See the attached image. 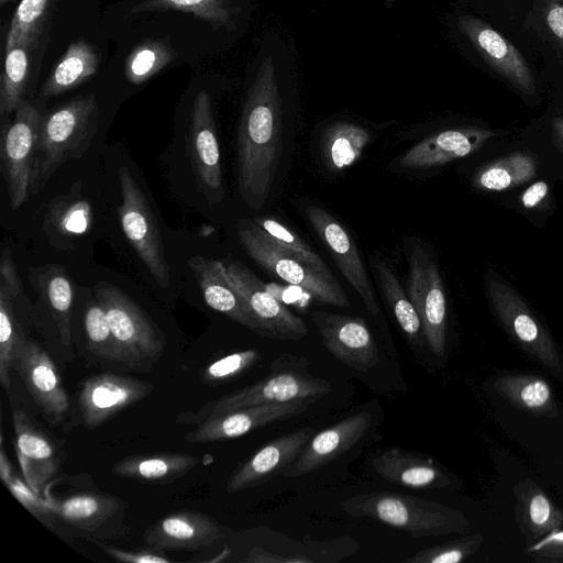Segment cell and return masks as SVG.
Instances as JSON below:
<instances>
[{
	"label": "cell",
	"instance_id": "52a82bcc",
	"mask_svg": "<svg viewBox=\"0 0 563 563\" xmlns=\"http://www.w3.org/2000/svg\"><path fill=\"white\" fill-rule=\"evenodd\" d=\"M486 288L490 305L510 338L563 382V356L519 294L493 271L486 276Z\"/></svg>",
	"mask_w": 563,
	"mask_h": 563
},
{
	"label": "cell",
	"instance_id": "f35d334b",
	"mask_svg": "<svg viewBox=\"0 0 563 563\" xmlns=\"http://www.w3.org/2000/svg\"><path fill=\"white\" fill-rule=\"evenodd\" d=\"M11 466L1 441L0 476L3 484L15 499L42 523L51 529L58 528L57 518L48 503L33 492L24 477L21 478L14 474Z\"/></svg>",
	"mask_w": 563,
	"mask_h": 563
},
{
	"label": "cell",
	"instance_id": "cb8c5ba5",
	"mask_svg": "<svg viewBox=\"0 0 563 563\" xmlns=\"http://www.w3.org/2000/svg\"><path fill=\"white\" fill-rule=\"evenodd\" d=\"M494 136V131L476 126L444 130L415 144L398 164L410 169L441 166L474 153Z\"/></svg>",
	"mask_w": 563,
	"mask_h": 563
},
{
	"label": "cell",
	"instance_id": "277c9868",
	"mask_svg": "<svg viewBox=\"0 0 563 563\" xmlns=\"http://www.w3.org/2000/svg\"><path fill=\"white\" fill-rule=\"evenodd\" d=\"M238 238L246 254L265 272L307 292L314 301L341 308L350 300L333 276H327L274 242L254 220L239 219Z\"/></svg>",
	"mask_w": 563,
	"mask_h": 563
},
{
	"label": "cell",
	"instance_id": "83f0119b",
	"mask_svg": "<svg viewBox=\"0 0 563 563\" xmlns=\"http://www.w3.org/2000/svg\"><path fill=\"white\" fill-rule=\"evenodd\" d=\"M199 463V456L191 454H139L118 461L111 472L124 478L166 484L184 476Z\"/></svg>",
	"mask_w": 563,
	"mask_h": 563
},
{
	"label": "cell",
	"instance_id": "4fadbf2b",
	"mask_svg": "<svg viewBox=\"0 0 563 563\" xmlns=\"http://www.w3.org/2000/svg\"><path fill=\"white\" fill-rule=\"evenodd\" d=\"M188 156L197 186L208 202L217 203L224 195L221 154L210 96L197 93L189 118Z\"/></svg>",
	"mask_w": 563,
	"mask_h": 563
},
{
	"label": "cell",
	"instance_id": "816d5d0a",
	"mask_svg": "<svg viewBox=\"0 0 563 563\" xmlns=\"http://www.w3.org/2000/svg\"><path fill=\"white\" fill-rule=\"evenodd\" d=\"M553 136L556 144L563 150V117L552 120Z\"/></svg>",
	"mask_w": 563,
	"mask_h": 563
},
{
	"label": "cell",
	"instance_id": "603a6c76",
	"mask_svg": "<svg viewBox=\"0 0 563 563\" xmlns=\"http://www.w3.org/2000/svg\"><path fill=\"white\" fill-rule=\"evenodd\" d=\"M222 526L212 517L192 510L172 512L147 528L143 542L159 551L207 548L222 538Z\"/></svg>",
	"mask_w": 563,
	"mask_h": 563
},
{
	"label": "cell",
	"instance_id": "44dd1931",
	"mask_svg": "<svg viewBox=\"0 0 563 563\" xmlns=\"http://www.w3.org/2000/svg\"><path fill=\"white\" fill-rule=\"evenodd\" d=\"M313 434V428H300L262 446L231 473L227 492L236 493L255 487L282 474L298 457Z\"/></svg>",
	"mask_w": 563,
	"mask_h": 563
},
{
	"label": "cell",
	"instance_id": "d6986e66",
	"mask_svg": "<svg viewBox=\"0 0 563 563\" xmlns=\"http://www.w3.org/2000/svg\"><path fill=\"white\" fill-rule=\"evenodd\" d=\"M14 448L21 472L33 492L44 498V492L62 463L53 440L22 409L12 413Z\"/></svg>",
	"mask_w": 563,
	"mask_h": 563
},
{
	"label": "cell",
	"instance_id": "2e32d148",
	"mask_svg": "<svg viewBox=\"0 0 563 563\" xmlns=\"http://www.w3.org/2000/svg\"><path fill=\"white\" fill-rule=\"evenodd\" d=\"M310 319L336 360L360 372L377 365V343L363 318L314 310Z\"/></svg>",
	"mask_w": 563,
	"mask_h": 563
},
{
	"label": "cell",
	"instance_id": "7bdbcfd3",
	"mask_svg": "<svg viewBox=\"0 0 563 563\" xmlns=\"http://www.w3.org/2000/svg\"><path fill=\"white\" fill-rule=\"evenodd\" d=\"M484 539L479 533L463 537L440 545L423 549L404 563H459L472 556L482 545Z\"/></svg>",
	"mask_w": 563,
	"mask_h": 563
},
{
	"label": "cell",
	"instance_id": "8992f818",
	"mask_svg": "<svg viewBox=\"0 0 563 563\" xmlns=\"http://www.w3.org/2000/svg\"><path fill=\"white\" fill-rule=\"evenodd\" d=\"M44 499L54 511L57 523L80 538L115 539L128 532L124 525L126 505L117 496L90 489L59 493L47 485Z\"/></svg>",
	"mask_w": 563,
	"mask_h": 563
},
{
	"label": "cell",
	"instance_id": "f1b7e54d",
	"mask_svg": "<svg viewBox=\"0 0 563 563\" xmlns=\"http://www.w3.org/2000/svg\"><path fill=\"white\" fill-rule=\"evenodd\" d=\"M31 279L49 308L62 343L69 345L74 287L68 274L63 266L49 264L38 267Z\"/></svg>",
	"mask_w": 563,
	"mask_h": 563
},
{
	"label": "cell",
	"instance_id": "7c38bea8",
	"mask_svg": "<svg viewBox=\"0 0 563 563\" xmlns=\"http://www.w3.org/2000/svg\"><path fill=\"white\" fill-rule=\"evenodd\" d=\"M223 263L253 314L257 334L274 340H300L308 334L306 322L278 300L246 265L233 258Z\"/></svg>",
	"mask_w": 563,
	"mask_h": 563
},
{
	"label": "cell",
	"instance_id": "f546056e",
	"mask_svg": "<svg viewBox=\"0 0 563 563\" xmlns=\"http://www.w3.org/2000/svg\"><path fill=\"white\" fill-rule=\"evenodd\" d=\"M98 65V53L89 43H70L43 84L38 96L49 98L76 88L97 71Z\"/></svg>",
	"mask_w": 563,
	"mask_h": 563
},
{
	"label": "cell",
	"instance_id": "8fae6325",
	"mask_svg": "<svg viewBox=\"0 0 563 563\" xmlns=\"http://www.w3.org/2000/svg\"><path fill=\"white\" fill-rule=\"evenodd\" d=\"M407 294L423 328L426 343L441 357L446 345V298L439 266L426 249L415 243L408 251Z\"/></svg>",
	"mask_w": 563,
	"mask_h": 563
},
{
	"label": "cell",
	"instance_id": "5bb4252c",
	"mask_svg": "<svg viewBox=\"0 0 563 563\" xmlns=\"http://www.w3.org/2000/svg\"><path fill=\"white\" fill-rule=\"evenodd\" d=\"M13 368L26 389L54 424L68 416L69 399L62 377L48 353L23 333L15 349Z\"/></svg>",
	"mask_w": 563,
	"mask_h": 563
},
{
	"label": "cell",
	"instance_id": "e575fe53",
	"mask_svg": "<svg viewBox=\"0 0 563 563\" xmlns=\"http://www.w3.org/2000/svg\"><path fill=\"white\" fill-rule=\"evenodd\" d=\"M34 45L16 42L5 45L4 68L0 84V114L2 120L14 112L23 100L29 78L30 52Z\"/></svg>",
	"mask_w": 563,
	"mask_h": 563
},
{
	"label": "cell",
	"instance_id": "9a60e30c",
	"mask_svg": "<svg viewBox=\"0 0 563 563\" xmlns=\"http://www.w3.org/2000/svg\"><path fill=\"white\" fill-rule=\"evenodd\" d=\"M305 214L344 278L362 299L367 311L372 316H377L380 309L374 286L356 243L349 231L320 206L306 207Z\"/></svg>",
	"mask_w": 563,
	"mask_h": 563
},
{
	"label": "cell",
	"instance_id": "d590c367",
	"mask_svg": "<svg viewBox=\"0 0 563 563\" xmlns=\"http://www.w3.org/2000/svg\"><path fill=\"white\" fill-rule=\"evenodd\" d=\"M167 10L192 13L213 29L231 30L233 27V11L225 0H146L132 8L131 12Z\"/></svg>",
	"mask_w": 563,
	"mask_h": 563
},
{
	"label": "cell",
	"instance_id": "74e56055",
	"mask_svg": "<svg viewBox=\"0 0 563 563\" xmlns=\"http://www.w3.org/2000/svg\"><path fill=\"white\" fill-rule=\"evenodd\" d=\"M169 44L162 40H150L136 46L125 59V76L140 85L162 70L173 58Z\"/></svg>",
	"mask_w": 563,
	"mask_h": 563
},
{
	"label": "cell",
	"instance_id": "8d00e7d4",
	"mask_svg": "<svg viewBox=\"0 0 563 563\" xmlns=\"http://www.w3.org/2000/svg\"><path fill=\"white\" fill-rule=\"evenodd\" d=\"M91 223V207L82 197L70 195L57 198L52 202L46 224L55 233L65 238H74L86 233Z\"/></svg>",
	"mask_w": 563,
	"mask_h": 563
},
{
	"label": "cell",
	"instance_id": "f5cc1de1",
	"mask_svg": "<svg viewBox=\"0 0 563 563\" xmlns=\"http://www.w3.org/2000/svg\"><path fill=\"white\" fill-rule=\"evenodd\" d=\"M394 0H386L387 4L389 5L390 3H393Z\"/></svg>",
	"mask_w": 563,
	"mask_h": 563
},
{
	"label": "cell",
	"instance_id": "7a4b0ae2",
	"mask_svg": "<svg viewBox=\"0 0 563 563\" xmlns=\"http://www.w3.org/2000/svg\"><path fill=\"white\" fill-rule=\"evenodd\" d=\"M345 514L369 518L400 529L412 538L440 537L462 532L468 521L457 510L439 503L393 492H373L346 498Z\"/></svg>",
	"mask_w": 563,
	"mask_h": 563
},
{
	"label": "cell",
	"instance_id": "ac0fdd59",
	"mask_svg": "<svg viewBox=\"0 0 563 563\" xmlns=\"http://www.w3.org/2000/svg\"><path fill=\"white\" fill-rule=\"evenodd\" d=\"M311 400L264 404L225 411L207 418L188 432L189 443H210L242 437L266 424L303 412Z\"/></svg>",
	"mask_w": 563,
	"mask_h": 563
},
{
	"label": "cell",
	"instance_id": "484cf974",
	"mask_svg": "<svg viewBox=\"0 0 563 563\" xmlns=\"http://www.w3.org/2000/svg\"><path fill=\"white\" fill-rule=\"evenodd\" d=\"M375 473L395 485L413 488H443L450 478L430 456L391 446L378 453L372 461Z\"/></svg>",
	"mask_w": 563,
	"mask_h": 563
},
{
	"label": "cell",
	"instance_id": "681fc988",
	"mask_svg": "<svg viewBox=\"0 0 563 563\" xmlns=\"http://www.w3.org/2000/svg\"><path fill=\"white\" fill-rule=\"evenodd\" d=\"M544 16L552 35L563 44V0H545Z\"/></svg>",
	"mask_w": 563,
	"mask_h": 563
},
{
	"label": "cell",
	"instance_id": "30bf717a",
	"mask_svg": "<svg viewBox=\"0 0 563 563\" xmlns=\"http://www.w3.org/2000/svg\"><path fill=\"white\" fill-rule=\"evenodd\" d=\"M122 202L119 207L121 228L155 282L169 285V265L165 258L162 234L154 213L126 166L119 168Z\"/></svg>",
	"mask_w": 563,
	"mask_h": 563
},
{
	"label": "cell",
	"instance_id": "836d02e7",
	"mask_svg": "<svg viewBox=\"0 0 563 563\" xmlns=\"http://www.w3.org/2000/svg\"><path fill=\"white\" fill-rule=\"evenodd\" d=\"M371 140L369 132L351 122H335L322 135V155L332 170H342L355 163Z\"/></svg>",
	"mask_w": 563,
	"mask_h": 563
},
{
	"label": "cell",
	"instance_id": "bcb514c9",
	"mask_svg": "<svg viewBox=\"0 0 563 563\" xmlns=\"http://www.w3.org/2000/svg\"><path fill=\"white\" fill-rule=\"evenodd\" d=\"M526 552L534 562L563 563V529H556L527 545Z\"/></svg>",
	"mask_w": 563,
	"mask_h": 563
},
{
	"label": "cell",
	"instance_id": "3957f363",
	"mask_svg": "<svg viewBox=\"0 0 563 563\" xmlns=\"http://www.w3.org/2000/svg\"><path fill=\"white\" fill-rule=\"evenodd\" d=\"M99 106L95 95L80 96L42 115L32 194L65 162L81 157L96 134Z\"/></svg>",
	"mask_w": 563,
	"mask_h": 563
},
{
	"label": "cell",
	"instance_id": "4dcf8cb0",
	"mask_svg": "<svg viewBox=\"0 0 563 563\" xmlns=\"http://www.w3.org/2000/svg\"><path fill=\"white\" fill-rule=\"evenodd\" d=\"M494 388L509 402L532 415L554 417L558 406L550 385L536 375H507L497 378Z\"/></svg>",
	"mask_w": 563,
	"mask_h": 563
},
{
	"label": "cell",
	"instance_id": "ba28073f",
	"mask_svg": "<svg viewBox=\"0 0 563 563\" xmlns=\"http://www.w3.org/2000/svg\"><path fill=\"white\" fill-rule=\"evenodd\" d=\"M41 119L38 110L23 99L13 119L1 129V169L12 209L21 207L32 194Z\"/></svg>",
	"mask_w": 563,
	"mask_h": 563
},
{
	"label": "cell",
	"instance_id": "e0dca14e",
	"mask_svg": "<svg viewBox=\"0 0 563 563\" xmlns=\"http://www.w3.org/2000/svg\"><path fill=\"white\" fill-rule=\"evenodd\" d=\"M152 384L111 373L87 377L78 391L77 404L87 428L103 424L125 408L145 398Z\"/></svg>",
	"mask_w": 563,
	"mask_h": 563
},
{
	"label": "cell",
	"instance_id": "1f68e13d",
	"mask_svg": "<svg viewBox=\"0 0 563 563\" xmlns=\"http://www.w3.org/2000/svg\"><path fill=\"white\" fill-rule=\"evenodd\" d=\"M517 496L518 520L528 539L527 545L562 527V510L533 483L528 484Z\"/></svg>",
	"mask_w": 563,
	"mask_h": 563
},
{
	"label": "cell",
	"instance_id": "7dc6e473",
	"mask_svg": "<svg viewBox=\"0 0 563 563\" xmlns=\"http://www.w3.org/2000/svg\"><path fill=\"white\" fill-rule=\"evenodd\" d=\"M92 544L98 547L108 556L121 561L131 563H170L172 559L165 555L164 551L155 550L152 548L139 551L122 550L102 542L97 538H87Z\"/></svg>",
	"mask_w": 563,
	"mask_h": 563
},
{
	"label": "cell",
	"instance_id": "ab89813d",
	"mask_svg": "<svg viewBox=\"0 0 563 563\" xmlns=\"http://www.w3.org/2000/svg\"><path fill=\"white\" fill-rule=\"evenodd\" d=\"M84 324L87 347L90 352L102 358L123 362L119 344L111 331L106 312L97 300H91L87 305Z\"/></svg>",
	"mask_w": 563,
	"mask_h": 563
},
{
	"label": "cell",
	"instance_id": "9c48e42d",
	"mask_svg": "<svg viewBox=\"0 0 563 563\" xmlns=\"http://www.w3.org/2000/svg\"><path fill=\"white\" fill-rule=\"evenodd\" d=\"M93 292L106 312L123 362L130 366L155 362L163 354L164 340L139 306L104 282L98 283Z\"/></svg>",
	"mask_w": 563,
	"mask_h": 563
},
{
	"label": "cell",
	"instance_id": "4316f807",
	"mask_svg": "<svg viewBox=\"0 0 563 563\" xmlns=\"http://www.w3.org/2000/svg\"><path fill=\"white\" fill-rule=\"evenodd\" d=\"M369 267L398 325L410 341L421 345L426 339L420 317L402 288L393 263L387 257L373 253L369 255Z\"/></svg>",
	"mask_w": 563,
	"mask_h": 563
},
{
	"label": "cell",
	"instance_id": "7402d4cb",
	"mask_svg": "<svg viewBox=\"0 0 563 563\" xmlns=\"http://www.w3.org/2000/svg\"><path fill=\"white\" fill-rule=\"evenodd\" d=\"M371 423L372 416L363 411L314 433L298 457L282 472V475H306L335 461L365 435Z\"/></svg>",
	"mask_w": 563,
	"mask_h": 563
},
{
	"label": "cell",
	"instance_id": "d6a6232c",
	"mask_svg": "<svg viewBox=\"0 0 563 563\" xmlns=\"http://www.w3.org/2000/svg\"><path fill=\"white\" fill-rule=\"evenodd\" d=\"M538 164L526 152H514L482 166L473 177V185L481 190L501 191L525 184L534 177Z\"/></svg>",
	"mask_w": 563,
	"mask_h": 563
},
{
	"label": "cell",
	"instance_id": "ffe728a7",
	"mask_svg": "<svg viewBox=\"0 0 563 563\" xmlns=\"http://www.w3.org/2000/svg\"><path fill=\"white\" fill-rule=\"evenodd\" d=\"M457 24L477 52L500 76L525 95H534L536 84L531 69L511 42L486 22L471 15L461 16Z\"/></svg>",
	"mask_w": 563,
	"mask_h": 563
},
{
	"label": "cell",
	"instance_id": "b9f144b4",
	"mask_svg": "<svg viewBox=\"0 0 563 563\" xmlns=\"http://www.w3.org/2000/svg\"><path fill=\"white\" fill-rule=\"evenodd\" d=\"M254 221L274 242L285 249L291 255L296 256L303 263L327 276H334L322 257H320L303 240L300 239L299 235L291 231L287 225L268 217L255 218Z\"/></svg>",
	"mask_w": 563,
	"mask_h": 563
},
{
	"label": "cell",
	"instance_id": "f6af8a7d",
	"mask_svg": "<svg viewBox=\"0 0 563 563\" xmlns=\"http://www.w3.org/2000/svg\"><path fill=\"white\" fill-rule=\"evenodd\" d=\"M261 358L254 349L241 350L218 358L209 364L201 374L206 383H224L241 375Z\"/></svg>",
	"mask_w": 563,
	"mask_h": 563
},
{
	"label": "cell",
	"instance_id": "5b68a950",
	"mask_svg": "<svg viewBox=\"0 0 563 563\" xmlns=\"http://www.w3.org/2000/svg\"><path fill=\"white\" fill-rule=\"evenodd\" d=\"M332 390V385L294 369L274 372L265 379L202 405L196 411L180 412L177 423L199 424L207 418L230 410L264 404L298 400L316 401Z\"/></svg>",
	"mask_w": 563,
	"mask_h": 563
},
{
	"label": "cell",
	"instance_id": "ee69618b",
	"mask_svg": "<svg viewBox=\"0 0 563 563\" xmlns=\"http://www.w3.org/2000/svg\"><path fill=\"white\" fill-rule=\"evenodd\" d=\"M47 0H21L10 24L5 45L29 42L35 45L42 27Z\"/></svg>",
	"mask_w": 563,
	"mask_h": 563
},
{
	"label": "cell",
	"instance_id": "d4e9b609",
	"mask_svg": "<svg viewBox=\"0 0 563 563\" xmlns=\"http://www.w3.org/2000/svg\"><path fill=\"white\" fill-rule=\"evenodd\" d=\"M206 303L241 325L257 333V324L242 295L233 285L223 261L201 255L187 261Z\"/></svg>",
	"mask_w": 563,
	"mask_h": 563
},
{
	"label": "cell",
	"instance_id": "6da1fadb",
	"mask_svg": "<svg viewBox=\"0 0 563 563\" xmlns=\"http://www.w3.org/2000/svg\"><path fill=\"white\" fill-rule=\"evenodd\" d=\"M282 154V99L273 59L262 60L249 89L238 131V185L260 209L269 197Z\"/></svg>",
	"mask_w": 563,
	"mask_h": 563
},
{
	"label": "cell",
	"instance_id": "60d3db41",
	"mask_svg": "<svg viewBox=\"0 0 563 563\" xmlns=\"http://www.w3.org/2000/svg\"><path fill=\"white\" fill-rule=\"evenodd\" d=\"M12 299L0 284V382L7 391L11 389L10 372L13 368L16 345L23 333L13 312Z\"/></svg>",
	"mask_w": 563,
	"mask_h": 563
},
{
	"label": "cell",
	"instance_id": "f907efd6",
	"mask_svg": "<svg viewBox=\"0 0 563 563\" xmlns=\"http://www.w3.org/2000/svg\"><path fill=\"white\" fill-rule=\"evenodd\" d=\"M549 186L545 181L539 180L529 186L521 195L520 201L527 209L539 208L548 198Z\"/></svg>",
	"mask_w": 563,
	"mask_h": 563
},
{
	"label": "cell",
	"instance_id": "c3c4849f",
	"mask_svg": "<svg viewBox=\"0 0 563 563\" xmlns=\"http://www.w3.org/2000/svg\"><path fill=\"white\" fill-rule=\"evenodd\" d=\"M0 284L8 290L12 298L23 291V285L12 258L10 247H4L0 261Z\"/></svg>",
	"mask_w": 563,
	"mask_h": 563
}]
</instances>
